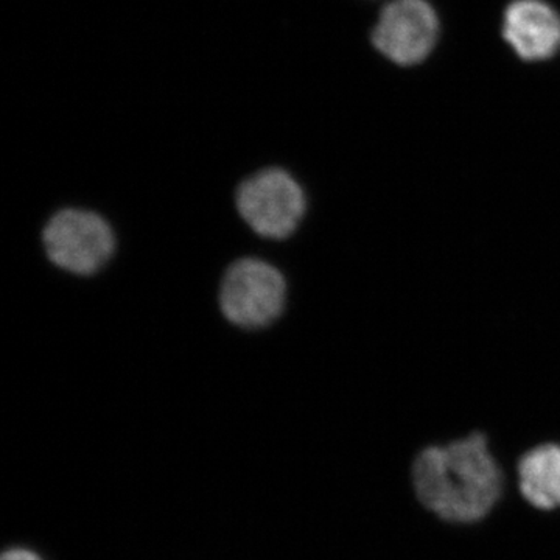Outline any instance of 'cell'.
<instances>
[{
  "label": "cell",
  "instance_id": "cell-1",
  "mask_svg": "<svg viewBox=\"0 0 560 560\" xmlns=\"http://www.w3.org/2000/svg\"><path fill=\"white\" fill-rule=\"evenodd\" d=\"M412 486L420 503L442 521L477 523L503 493V471L488 438L471 433L444 445H430L412 463Z\"/></svg>",
  "mask_w": 560,
  "mask_h": 560
},
{
  "label": "cell",
  "instance_id": "cell-2",
  "mask_svg": "<svg viewBox=\"0 0 560 560\" xmlns=\"http://www.w3.org/2000/svg\"><path fill=\"white\" fill-rule=\"evenodd\" d=\"M444 36V21L433 0H388L375 13L370 44L389 66L422 68L433 60Z\"/></svg>",
  "mask_w": 560,
  "mask_h": 560
},
{
  "label": "cell",
  "instance_id": "cell-3",
  "mask_svg": "<svg viewBox=\"0 0 560 560\" xmlns=\"http://www.w3.org/2000/svg\"><path fill=\"white\" fill-rule=\"evenodd\" d=\"M220 308L224 318L246 330L270 326L282 315L287 282L282 272L260 259L234 261L220 285Z\"/></svg>",
  "mask_w": 560,
  "mask_h": 560
},
{
  "label": "cell",
  "instance_id": "cell-4",
  "mask_svg": "<svg viewBox=\"0 0 560 560\" xmlns=\"http://www.w3.org/2000/svg\"><path fill=\"white\" fill-rule=\"evenodd\" d=\"M235 205L243 221L257 235L282 241L300 228L307 197L293 175L270 167L243 180L235 194Z\"/></svg>",
  "mask_w": 560,
  "mask_h": 560
},
{
  "label": "cell",
  "instance_id": "cell-5",
  "mask_svg": "<svg viewBox=\"0 0 560 560\" xmlns=\"http://www.w3.org/2000/svg\"><path fill=\"white\" fill-rule=\"evenodd\" d=\"M43 243L51 264L79 276L101 271L116 249L108 221L84 209H62L55 213L44 228Z\"/></svg>",
  "mask_w": 560,
  "mask_h": 560
},
{
  "label": "cell",
  "instance_id": "cell-6",
  "mask_svg": "<svg viewBox=\"0 0 560 560\" xmlns=\"http://www.w3.org/2000/svg\"><path fill=\"white\" fill-rule=\"evenodd\" d=\"M499 35L521 65H550L560 55V9L552 0H510Z\"/></svg>",
  "mask_w": 560,
  "mask_h": 560
},
{
  "label": "cell",
  "instance_id": "cell-7",
  "mask_svg": "<svg viewBox=\"0 0 560 560\" xmlns=\"http://www.w3.org/2000/svg\"><path fill=\"white\" fill-rule=\"evenodd\" d=\"M518 488L537 510L560 508V445L541 444L518 460Z\"/></svg>",
  "mask_w": 560,
  "mask_h": 560
},
{
  "label": "cell",
  "instance_id": "cell-8",
  "mask_svg": "<svg viewBox=\"0 0 560 560\" xmlns=\"http://www.w3.org/2000/svg\"><path fill=\"white\" fill-rule=\"evenodd\" d=\"M0 560H50L44 555L43 551L38 550L36 547H32V545L10 544L9 547L3 548L2 556H0Z\"/></svg>",
  "mask_w": 560,
  "mask_h": 560
}]
</instances>
